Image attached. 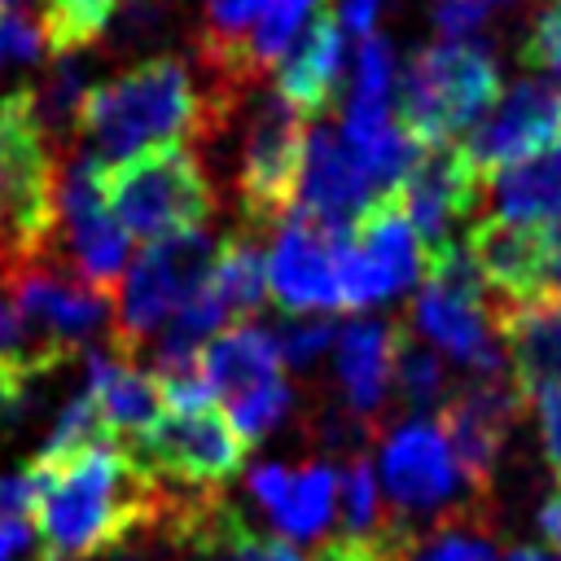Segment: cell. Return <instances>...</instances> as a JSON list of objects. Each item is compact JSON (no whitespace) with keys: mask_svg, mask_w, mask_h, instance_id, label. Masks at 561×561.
I'll list each match as a JSON object with an SVG mask.
<instances>
[{"mask_svg":"<svg viewBox=\"0 0 561 561\" xmlns=\"http://www.w3.org/2000/svg\"><path fill=\"white\" fill-rule=\"evenodd\" d=\"M254 88H228L197 70L193 57L158 48L92 83L79 110V140L92 158L118 162L149 145L215 140L232 118H241Z\"/></svg>","mask_w":561,"mask_h":561,"instance_id":"obj_1","label":"cell"},{"mask_svg":"<svg viewBox=\"0 0 561 561\" xmlns=\"http://www.w3.org/2000/svg\"><path fill=\"white\" fill-rule=\"evenodd\" d=\"M26 469L35 478V561H92L127 548L162 522L171 495L131 451L110 443H92L70 456H35Z\"/></svg>","mask_w":561,"mask_h":561,"instance_id":"obj_2","label":"cell"},{"mask_svg":"<svg viewBox=\"0 0 561 561\" xmlns=\"http://www.w3.org/2000/svg\"><path fill=\"white\" fill-rule=\"evenodd\" d=\"M101 193L118 228L140 241L202 228L219 206L215 180L188 145H149L101 167Z\"/></svg>","mask_w":561,"mask_h":561,"instance_id":"obj_3","label":"cell"},{"mask_svg":"<svg viewBox=\"0 0 561 561\" xmlns=\"http://www.w3.org/2000/svg\"><path fill=\"white\" fill-rule=\"evenodd\" d=\"M57 228L53 149L26 83L0 96V267L48 254Z\"/></svg>","mask_w":561,"mask_h":561,"instance_id":"obj_4","label":"cell"},{"mask_svg":"<svg viewBox=\"0 0 561 561\" xmlns=\"http://www.w3.org/2000/svg\"><path fill=\"white\" fill-rule=\"evenodd\" d=\"M500 96V66L473 39H438L421 48L399 79V127L425 149L469 131Z\"/></svg>","mask_w":561,"mask_h":561,"instance_id":"obj_5","label":"cell"},{"mask_svg":"<svg viewBox=\"0 0 561 561\" xmlns=\"http://www.w3.org/2000/svg\"><path fill=\"white\" fill-rule=\"evenodd\" d=\"M219 241L224 237L202 224V228L158 237L140 250V259L118 280L114 307H110V351L118 359H131L206 285Z\"/></svg>","mask_w":561,"mask_h":561,"instance_id":"obj_6","label":"cell"},{"mask_svg":"<svg viewBox=\"0 0 561 561\" xmlns=\"http://www.w3.org/2000/svg\"><path fill=\"white\" fill-rule=\"evenodd\" d=\"M241 145H237V210L241 228H276L298 197V171H302V145H307V118L272 88L250 92L241 110Z\"/></svg>","mask_w":561,"mask_h":561,"instance_id":"obj_7","label":"cell"},{"mask_svg":"<svg viewBox=\"0 0 561 561\" xmlns=\"http://www.w3.org/2000/svg\"><path fill=\"white\" fill-rule=\"evenodd\" d=\"M140 469L180 491H219L241 473L250 443L237 434L228 412L215 403L202 408H162V416L127 447Z\"/></svg>","mask_w":561,"mask_h":561,"instance_id":"obj_8","label":"cell"},{"mask_svg":"<svg viewBox=\"0 0 561 561\" xmlns=\"http://www.w3.org/2000/svg\"><path fill=\"white\" fill-rule=\"evenodd\" d=\"M425 254L403 215L399 193L373 197L351 232L337 237V294L342 307H377L421 280Z\"/></svg>","mask_w":561,"mask_h":561,"instance_id":"obj_9","label":"cell"},{"mask_svg":"<svg viewBox=\"0 0 561 561\" xmlns=\"http://www.w3.org/2000/svg\"><path fill=\"white\" fill-rule=\"evenodd\" d=\"M522 412H526V403L508 377H478V381L451 390L434 408V425L443 430L456 473L473 491V500H486V491L500 473L504 443Z\"/></svg>","mask_w":561,"mask_h":561,"instance_id":"obj_10","label":"cell"},{"mask_svg":"<svg viewBox=\"0 0 561 561\" xmlns=\"http://www.w3.org/2000/svg\"><path fill=\"white\" fill-rule=\"evenodd\" d=\"M66 175L57 184V219L66 224V250H70V272L83 276L88 285L105 289L114 298L123 267H127V232L105 206L101 193V158H92L83 145L66 149Z\"/></svg>","mask_w":561,"mask_h":561,"instance_id":"obj_11","label":"cell"},{"mask_svg":"<svg viewBox=\"0 0 561 561\" xmlns=\"http://www.w3.org/2000/svg\"><path fill=\"white\" fill-rule=\"evenodd\" d=\"M0 272H4V285H9V298H13V307H18L22 329L44 333V342L79 346L83 337L110 329V307H114V298H110L105 289L88 285L83 276L53 267L48 254L9 263V267H0Z\"/></svg>","mask_w":561,"mask_h":561,"instance_id":"obj_12","label":"cell"},{"mask_svg":"<svg viewBox=\"0 0 561 561\" xmlns=\"http://www.w3.org/2000/svg\"><path fill=\"white\" fill-rule=\"evenodd\" d=\"M561 140V88L543 79H517L495 105L473 123L469 140L460 145L473 171L486 180L539 149Z\"/></svg>","mask_w":561,"mask_h":561,"instance_id":"obj_13","label":"cell"},{"mask_svg":"<svg viewBox=\"0 0 561 561\" xmlns=\"http://www.w3.org/2000/svg\"><path fill=\"white\" fill-rule=\"evenodd\" d=\"M478 197H482V175L473 171L465 149L451 140L425 145L399 184V202H403V215L421 241V254L451 245L456 241L451 228L473 210Z\"/></svg>","mask_w":561,"mask_h":561,"instance_id":"obj_14","label":"cell"},{"mask_svg":"<svg viewBox=\"0 0 561 561\" xmlns=\"http://www.w3.org/2000/svg\"><path fill=\"white\" fill-rule=\"evenodd\" d=\"M337 237L307 219L302 210H289L276 224V245L267 254V289L285 316L307 311H337Z\"/></svg>","mask_w":561,"mask_h":561,"instance_id":"obj_15","label":"cell"},{"mask_svg":"<svg viewBox=\"0 0 561 561\" xmlns=\"http://www.w3.org/2000/svg\"><path fill=\"white\" fill-rule=\"evenodd\" d=\"M381 482L399 513H438L460 491V473L443 430L425 416L394 425L381 443Z\"/></svg>","mask_w":561,"mask_h":561,"instance_id":"obj_16","label":"cell"},{"mask_svg":"<svg viewBox=\"0 0 561 561\" xmlns=\"http://www.w3.org/2000/svg\"><path fill=\"white\" fill-rule=\"evenodd\" d=\"M368 202H373V188H368V175H364L355 149L346 145V136L329 123L307 127L294 210H302L307 219H316L329 232H351V224L359 219V210Z\"/></svg>","mask_w":561,"mask_h":561,"instance_id":"obj_17","label":"cell"},{"mask_svg":"<svg viewBox=\"0 0 561 561\" xmlns=\"http://www.w3.org/2000/svg\"><path fill=\"white\" fill-rule=\"evenodd\" d=\"M342 66H346V31L333 13V4H316V13L307 18V26L294 35V44L280 53V61L272 66L276 75V92L307 118L316 123L342 83Z\"/></svg>","mask_w":561,"mask_h":561,"instance_id":"obj_18","label":"cell"},{"mask_svg":"<svg viewBox=\"0 0 561 561\" xmlns=\"http://www.w3.org/2000/svg\"><path fill=\"white\" fill-rule=\"evenodd\" d=\"M500 346L508 355V381L522 403H535L539 390L561 381V294H530L495 302Z\"/></svg>","mask_w":561,"mask_h":561,"instance_id":"obj_19","label":"cell"},{"mask_svg":"<svg viewBox=\"0 0 561 561\" xmlns=\"http://www.w3.org/2000/svg\"><path fill=\"white\" fill-rule=\"evenodd\" d=\"M390 368H394V320H351L333 337V373L342 403L381 434L386 399H390Z\"/></svg>","mask_w":561,"mask_h":561,"instance_id":"obj_20","label":"cell"},{"mask_svg":"<svg viewBox=\"0 0 561 561\" xmlns=\"http://www.w3.org/2000/svg\"><path fill=\"white\" fill-rule=\"evenodd\" d=\"M245 486L289 539H316L337 508V473L324 460H311L302 469L254 465L245 473Z\"/></svg>","mask_w":561,"mask_h":561,"instance_id":"obj_21","label":"cell"},{"mask_svg":"<svg viewBox=\"0 0 561 561\" xmlns=\"http://www.w3.org/2000/svg\"><path fill=\"white\" fill-rule=\"evenodd\" d=\"M202 377L210 386L215 399H224L228 408L250 399L254 390L272 386L280 377V355L267 329L259 324H232V329H215L197 355Z\"/></svg>","mask_w":561,"mask_h":561,"instance_id":"obj_22","label":"cell"},{"mask_svg":"<svg viewBox=\"0 0 561 561\" xmlns=\"http://www.w3.org/2000/svg\"><path fill=\"white\" fill-rule=\"evenodd\" d=\"M83 364L96 381V408H101V425H105V438H123L127 447L162 416V386L153 373L136 368L131 359H118V355H105L96 346L83 351Z\"/></svg>","mask_w":561,"mask_h":561,"instance_id":"obj_23","label":"cell"},{"mask_svg":"<svg viewBox=\"0 0 561 561\" xmlns=\"http://www.w3.org/2000/svg\"><path fill=\"white\" fill-rule=\"evenodd\" d=\"M390 526V561H500L486 526V500H469L465 508L443 513L430 530H403L399 522Z\"/></svg>","mask_w":561,"mask_h":561,"instance_id":"obj_24","label":"cell"},{"mask_svg":"<svg viewBox=\"0 0 561 561\" xmlns=\"http://www.w3.org/2000/svg\"><path fill=\"white\" fill-rule=\"evenodd\" d=\"M491 197V215L500 219H561V140L548 145L539 158H522L482 180Z\"/></svg>","mask_w":561,"mask_h":561,"instance_id":"obj_25","label":"cell"},{"mask_svg":"<svg viewBox=\"0 0 561 561\" xmlns=\"http://www.w3.org/2000/svg\"><path fill=\"white\" fill-rule=\"evenodd\" d=\"M390 92H394V48L386 35H359L355 70H351V96L342 110V136L346 145H364L390 123Z\"/></svg>","mask_w":561,"mask_h":561,"instance_id":"obj_26","label":"cell"},{"mask_svg":"<svg viewBox=\"0 0 561 561\" xmlns=\"http://www.w3.org/2000/svg\"><path fill=\"white\" fill-rule=\"evenodd\" d=\"M224 307V316H254L267 298V254L259 245L254 228H237L224 232L219 250H215V267L206 280Z\"/></svg>","mask_w":561,"mask_h":561,"instance_id":"obj_27","label":"cell"},{"mask_svg":"<svg viewBox=\"0 0 561 561\" xmlns=\"http://www.w3.org/2000/svg\"><path fill=\"white\" fill-rule=\"evenodd\" d=\"M118 0H44L39 13V44L53 57H75L88 53L105 39L114 22Z\"/></svg>","mask_w":561,"mask_h":561,"instance_id":"obj_28","label":"cell"},{"mask_svg":"<svg viewBox=\"0 0 561 561\" xmlns=\"http://www.w3.org/2000/svg\"><path fill=\"white\" fill-rule=\"evenodd\" d=\"M390 386L399 390V403L412 416L434 412L447 399V373H443L438 355L421 337H412L399 320H394V368H390Z\"/></svg>","mask_w":561,"mask_h":561,"instance_id":"obj_29","label":"cell"},{"mask_svg":"<svg viewBox=\"0 0 561 561\" xmlns=\"http://www.w3.org/2000/svg\"><path fill=\"white\" fill-rule=\"evenodd\" d=\"M337 517H342L337 535H381L386 530L381 486H377L373 460L364 451H351L342 473H337Z\"/></svg>","mask_w":561,"mask_h":561,"instance_id":"obj_30","label":"cell"},{"mask_svg":"<svg viewBox=\"0 0 561 561\" xmlns=\"http://www.w3.org/2000/svg\"><path fill=\"white\" fill-rule=\"evenodd\" d=\"M175 13H180V0H118L114 22L105 31V53L123 57V53L162 44L167 31L175 26Z\"/></svg>","mask_w":561,"mask_h":561,"instance_id":"obj_31","label":"cell"},{"mask_svg":"<svg viewBox=\"0 0 561 561\" xmlns=\"http://www.w3.org/2000/svg\"><path fill=\"white\" fill-rule=\"evenodd\" d=\"M337 337V320L329 311H307V316H285L276 320L272 329V342H276V355L285 368L294 373H307Z\"/></svg>","mask_w":561,"mask_h":561,"instance_id":"obj_32","label":"cell"},{"mask_svg":"<svg viewBox=\"0 0 561 561\" xmlns=\"http://www.w3.org/2000/svg\"><path fill=\"white\" fill-rule=\"evenodd\" d=\"M517 61L561 75V0H526V26L517 35Z\"/></svg>","mask_w":561,"mask_h":561,"instance_id":"obj_33","label":"cell"},{"mask_svg":"<svg viewBox=\"0 0 561 561\" xmlns=\"http://www.w3.org/2000/svg\"><path fill=\"white\" fill-rule=\"evenodd\" d=\"M526 0H434L430 4V18H434V31L443 39H469L513 13H522Z\"/></svg>","mask_w":561,"mask_h":561,"instance_id":"obj_34","label":"cell"},{"mask_svg":"<svg viewBox=\"0 0 561 561\" xmlns=\"http://www.w3.org/2000/svg\"><path fill=\"white\" fill-rule=\"evenodd\" d=\"M289 412H294V390H289L285 377H276L272 386H263V390H254L250 399L232 403V408H228V421H232L237 434L254 447L259 438H267L272 430H280Z\"/></svg>","mask_w":561,"mask_h":561,"instance_id":"obj_35","label":"cell"},{"mask_svg":"<svg viewBox=\"0 0 561 561\" xmlns=\"http://www.w3.org/2000/svg\"><path fill=\"white\" fill-rule=\"evenodd\" d=\"M530 294H561V219H539L530 237Z\"/></svg>","mask_w":561,"mask_h":561,"instance_id":"obj_36","label":"cell"},{"mask_svg":"<svg viewBox=\"0 0 561 561\" xmlns=\"http://www.w3.org/2000/svg\"><path fill=\"white\" fill-rule=\"evenodd\" d=\"M35 57H39V26L13 4H0V75L9 66H31Z\"/></svg>","mask_w":561,"mask_h":561,"instance_id":"obj_37","label":"cell"},{"mask_svg":"<svg viewBox=\"0 0 561 561\" xmlns=\"http://www.w3.org/2000/svg\"><path fill=\"white\" fill-rule=\"evenodd\" d=\"M394 526L386 522L381 535H333L316 548V561H390Z\"/></svg>","mask_w":561,"mask_h":561,"instance_id":"obj_38","label":"cell"},{"mask_svg":"<svg viewBox=\"0 0 561 561\" xmlns=\"http://www.w3.org/2000/svg\"><path fill=\"white\" fill-rule=\"evenodd\" d=\"M539 403V438H543V460L561 478V381L535 394Z\"/></svg>","mask_w":561,"mask_h":561,"instance_id":"obj_39","label":"cell"},{"mask_svg":"<svg viewBox=\"0 0 561 561\" xmlns=\"http://www.w3.org/2000/svg\"><path fill=\"white\" fill-rule=\"evenodd\" d=\"M333 13H337V22H342V31L368 35V31L377 26V18H381V0H337Z\"/></svg>","mask_w":561,"mask_h":561,"instance_id":"obj_40","label":"cell"},{"mask_svg":"<svg viewBox=\"0 0 561 561\" xmlns=\"http://www.w3.org/2000/svg\"><path fill=\"white\" fill-rule=\"evenodd\" d=\"M22 333H26V329H22V320H18V307H13L9 285H4V272H0V355L22 351V346H26Z\"/></svg>","mask_w":561,"mask_h":561,"instance_id":"obj_41","label":"cell"},{"mask_svg":"<svg viewBox=\"0 0 561 561\" xmlns=\"http://www.w3.org/2000/svg\"><path fill=\"white\" fill-rule=\"evenodd\" d=\"M26 543H31V522L0 517V561H13L18 552H26Z\"/></svg>","mask_w":561,"mask_h":561,"instance_id":"obj_42","label":"cell"},{"mask_svg":"<svg viewBox=\"0 0 561 561\" xmlns=\"http://www.w3.org/2000/svg\"><path fill=\"white\" fill-rule=\"evenodd\" d=\"M539 530H543V539L552 548H561V486L539 504Z\"/></svg>","mask_w":561,"mask_h":561,"instance_id":"obj_43","label":"cell"},{"mask_svg":"<svg viewBox=\"0 0 561 561\" xmlns=\"http://www.w3.org/2000/svg\"><path fill=\"white\" fill-rule=\"evenodd\" d=\"M504 561H552V557H548L543 548H535V543H513Z\"/></svg>","mask_w":561,"mask_h":561,"instance_id":"obj_44","label":"cell"},{"mask_svg":"<svg viewBox=\"0 0 561 561\" xmlns=\"http://www.w3.org/2000/svg\"><path fill=\"white\" fill-rule=\"evenodd\" d=\"M0 4H13V0H0Z\"/></svg>","mask_w":561,"mask_h":561,"instance_id":"obj_45","label":"cell"}]
</instances>
